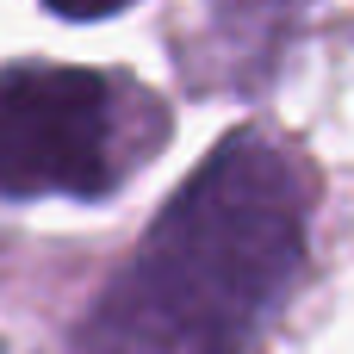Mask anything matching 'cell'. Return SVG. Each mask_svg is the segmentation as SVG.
<instances>
[{"label": "cell", "instance_id": "obj_1", "mask_svg": "<svg viewBox=\"0 0 354 354\" xmlns=\"http://www.w3.org/2000/svg\"><path fill=\"white\" fill-rule=\"evenodd\" d=\"M311 174L268 131H230L100 292L81 354H255L305 274Z\"/></svg>", "mask_w": 354, "mask_h": 354}, {"label": "cell", "instance_id": "obj_3", "mask_svg": "<svg viewBox=\"0 0 354 354\" xmlns=\"http://www.w3.org/2000/svg\"><path fill=\"white\" fill-rule=\"evenodd\" d=\"M305 0H212L199 37L187 44L180 68L199 87H261L280 62L286 31L299 25Z\"/></svg>", "mask_w": 354, "mask_h": 354}, {"label": "cell", "instance_id": "obj_5", "mask_svg": "<svg viewBox=\"0 0 354 354\" xmlns=\"http://www.w3.org/2000/svg\"><path fill=\"white\" fill-rule=\"evenodd\" d=\"M0 354H6V348H0Z\"/></svg>", "mask_w": 354, "mask_h": 354}, {"label": "cell", "instance_id": "obj_4", "mask_svg": "<svg viewBox=\"0 0 354 354\" xmlns=\"http://www.w3.org/2000/svg\"><path fill=\"white\" fill-rule=\"evenodd\" d=\"M50 12H62V19H112V12H124L131 0H44Z\"/></svg>", "mask_w": 354, "mask_h": 354}, {"label": "cell", "instance_id": "obj_2", "mask_svg": "<svg viewBox=\"0 0 354 354\" xmlns=\"http://www.w3.org/2000/svg\"><path fill=\"white\" fill-rule=\"evenodd\" d=\"M168 118L149 93L100 68H0V193L106 199L156 156Z\"/></svg>", "mask_w": 354, "mask_h": 354}]
</instances>
